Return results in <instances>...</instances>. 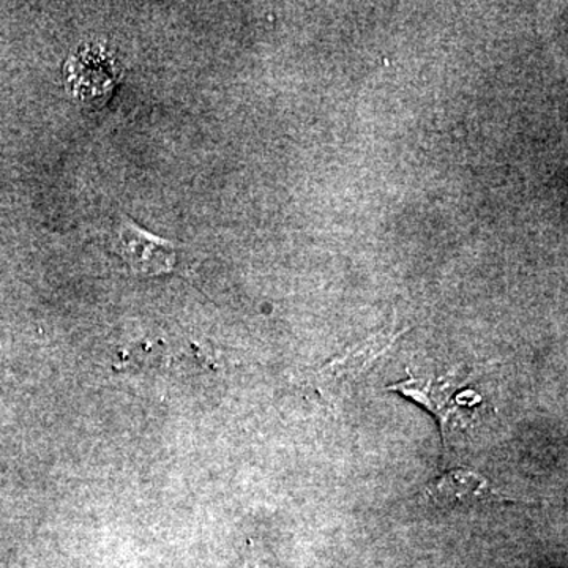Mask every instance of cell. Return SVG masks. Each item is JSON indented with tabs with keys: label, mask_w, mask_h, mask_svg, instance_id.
<instances>
[{
	"label": "cell",
	"mask_w": 568,
	"mask_h": 568,
	"mask_svg": "<svg viewBox=\"0 0 568 568\" xmlns=\"http://www.w3.org/2000/svg\"><path fill=\"white\" fill-rule=\"evenodd\" d=\"M422 497L425 503L432 504L433 507L444 508V510L517 503V500L497 493L484 474L466 469V467L448 470L443 477L429 484L422 493Z\"/></svg>",
	"instance_id": "6da1fadb"
},
{
	"label": "cell",
	"mask_w": 568,
	"mask_h": 568,
	"mask_svg": "<svg viewBox=\"0 0 568 568\" xmlns=\"http://www.w3.org/2000/svg\"><path fill=\"white\" fill-rule=\"evenodd\" d=\"M392 342L394 338L390 335L373 336L349 353L328 362L317 375L320 394L332 402H335L336 396L345 395L347 388L353 387V384L372 368L377 358L386 353Z\"/></svg>",
	"instance_id": "7a4b0ae2"
},
{
	"label": "cell",
	"mask_w": 568,
	"mask_h": 568,
	"mask_svg": "<svg viewBox=\"0 0 568 568\" xmlns=\"http://www.w3.org/2000/svg\"><path fill=\"white\" fill-rule=\"evenodd\" d=\"M115 250L134 274L144 276L168 274L173 271L175 264L174 245L141 230L132 220L122 223Z\"/></svg>",
	"instance_id": "3957f363"
},
{
	"label": "cell",
	"mask_w": 568,
	"mask_h": 568,
	"mask_svg": "<svg viewBox=\"0 0 568 568\" xmlns=\"http://www.w3.org/2000/svg\"><path fill=\"white\" fill-rule=\"evenodd\" d=\"M71 91L85 103H102L119 80L118 62L102 47H88L65 65Z\"/></svg>",
	"instance_id": "277c9868"
},
{
	"label": "cell",
	"mask_w": 568,
	"mask_h": 568,
	"mask_svg": "<svg viewBox=\"0 0 568 568\" xmlns=\"http://www.w3.org/2000/svg\"><path fill=\"white\" fill-rule=\"evenodd\" d=\"M458 386L450 381L440 379H418V377H409L402 383L394 384L388 390L406 396L418 405L424 406L426 410L437 417L443 432L444 440L452 433V426L457 420L459 409L465 403L458 395Z\"/></svg>",
	"instance_id": "5b68a950"
}]
</instances>
